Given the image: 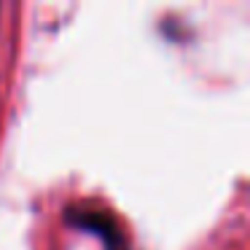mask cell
<instances>
[{
  "instance_id": "obj_1",
  "label": "cell",
  "mask_w": 250,
  "mask_h": 250,
  "mask_svg": "<svg viewBox=\"0 0 250 250\" xmlns=\"http://www.w3.org/2000/svg\"><path fill=\"white\" fill-rule=\"evenodd\" d=\"M81 226L94 229V231H97L100 237H105L108 242H113V237H116V231H113V226H110V221H108V218H103V215H89V218H81Z\"/></svg>"
}]
</instances>
